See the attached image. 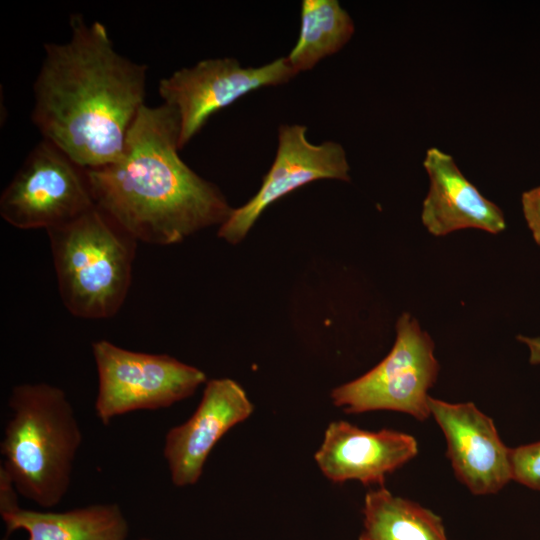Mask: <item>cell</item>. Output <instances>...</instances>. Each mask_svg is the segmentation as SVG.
Listing matches in <instances>:
<instances>
[{"label":"cell","instance_id":"d6986e66","mask_svg":"<svg viewBox=\"0 0 540 540\" xmlns=\"http://www.w3.org/2000/svg\"><path fill=\"white\" fill-rule=\"evenodd\" d=\"M517 339L528 346L530 350V363L540 364V337L531 338L519 335Z\"/></svg>","mask_w":540,"mask_h":540},{"label":"cell","instance_id":"3957f363","mask_svg":"<svg viewBox=\"0 0 540 540\" xmlns=\"http://www.w3.org/2000/svg\"><path fill=\"white\" fill-rule=\"evenodd\" d=\"M0 444L1 466L17 492L43 508L58 505L71 481L82 433L65 392L47 383L14 386Z\"/></svg>","mask_w":540,"mask_h":540},{"label":"cell","instance_id":"e0dca14e","mask_svg":"<svg viewBox=\"0 0 540 540\" xmlns=\"http://www.w3.org/2000/svg\"><path fill=\"white\" fill-rule=\"evenodd\" d=\"M512 480L540 491V441L511 448Z\"/></svg>","mask_w":540,"mask_h":540},{"label":"cell","instance_id":"5b68a950","mask_svg":"<svg viewBox=\"0 0 540 540\" xmlns=\"http://www.w3.org/2000/svg\"><path fill=\"white\" fill-rule=\"evenodd\" d=\"M396 333L394 346L379 364L332 390L336 407L351 414L396 411L419 421L431 415L428 391L439 374L434 343L409 313L398 318Z\"/></svg>","mask_w":540,"mask_h":540},{"label":"cell","instance_id":"4fadbf2b","mask_svg":"<svg viewBox=\"0 0 540 540\" xmlns=\"http://www.w3.org/2000/svg\"><path fill=\"white\" fill-rule=\"evenodd\" d=\"M423 166L429 177V190L422 204L421 220L430 234L442 237L462 229L491 234L505 230L502 210L463 175L451 155L429 148Z\"/></svg>","mask_w":540,"mask_h":540},{"label":"cell","instance_id":"ac0fdd59","mask_svg":"<svg viewBox=\"0 0 540 540\" xmlns=\"http://www.w3.org/2000/svg\"><path fill=\"white\" fill-rule=\"evenodd\" d=\"M521 205L526 223L540 246V186L523 192Z\"/></svg>","mask_w":540,"mask_h":540},{"label":"cell","instance_id":"5bb4252c","mask_svg":"<svg viewBox=\"0 0 540 540\" xmlns=\"http://www.w3.org/2000/svg\"><path fill=\"white\" fill-rule=\"evenodd\" d=\"M5 537L25 530L29 540H127L128 522L116 503L93 504L62 512L17 510L1 515Z\"/></svg>","mask_w":540,"mask_h":540},{"label":"cell","instance_id":"6da1fadb","mask_svg":"<svg viewBox=\"0 0 540 540\" xmlns=\"http://www.w3.org/2000/svg\"><path fill=\"white\" fill-rule=\"evenodd\" d=\"M70 28L68 41L43 46L31 120L42 138L94 169L121 156L145 105L147 66L120 54L99 21L74 13Z\"/></svg>","mask_w":540,"mask_h":540},{"label":"cell","instance_id":"52a82bcc","mask_svg":"<svg viewBox=\"0 0 540 540\" xmlns=\"http://www.w3.org/2000/svg\"><path fill=\"white\" fill-rule=\"evenodd\" d=\"M87 169L42 138L0 197L1 217L18 229H52L94 208Z\"/></svg>","mask_w":540,"mask_h":540},{"label":"cell","instance_id":"2e32d148","mask_svg":"<svg viewBox=\"0 0 540 540\" xmlns=\"http://www.w3.org/2000/svg\"><path fill=\"white\" fill-rule=\"evenodd\" d=\"M355 26L337 0H303L297 42L286 57L298 74L339 52L351 39Z\"/></svg>","mask_w":540,"mask_h":540},{"label":"cell","instance_id":"7a4b0ae2","mask_svg":"<svg viewBox=\"0 0 540 540\" xmlns=\"http://www.w3.org/2000/svg\"><path fill=\"white\" fill-rule=\"evenodd\" d=\"M179 151L175 110L164 103L145 104L119 159L87 169L96 207L135 240L155 245L176 244L201 229L222 225L233 208Z\"/></svg>","mask_w":540,"mask_h":540},{"label":"cell","instance_id":"7c38bea8","mask_svg":"<svg viewBox=\"0 0 540 540\" xmlns=\"http://www.w3.org/2000/svg\"><path fill=\"white\" fill-rule=\"evenodd\" d=\"M417 454V440L410 434L392 429L369 431L339 420L327 426L314 458L333 483L356 480L366 486H383L387 475Z\"/></svg>","mask_w":540,"mask_h":540},{"label":"cell","instance_id":"8992f818","mask_svg":"<svg viewBox=\"0 0 540 540\" xmlns=\"http://www.w3.org/2000/svg\"><path fill=\"white\" fill-rule=\"evenodd\" d=\"M98 373L95 411L108 425L119 415L167 408L194 394L206 374L166 354L121 348L107 340L92 344Z\"/></svg>","mask_w":540,"mask_h":540},{"label":"cell","instance_id":"ba28073f","mask_svg":"<svg viewBox=\"0 0 540 540\" xmlns=\"http://www.w3.org/2000/svg\"><path fill=\"white\" fill-rule=\"evenodd\" d=\"M296 75L286 57L259 67H243L231 57L210 58L162 78L158 91L178 116L181 150L217 111L254 90L285 84Z\"/></svg>","mask_w":540,"mask_h":540},{"label":"cell","instance_id":"9c48e42d","mask_svg":"<svg viewBox=\"0 0 540 540\" xmlns=\"http://www.w3.org/2000/svg\"><path fill=\"white\" fill-rule=\"evenodd\" d=\"M307 127L282 124L274 161L258 192L243 206L233 209L220 225L218 236L239 243L263 211L288 193L319 179L350 181V166L343 146L334 141L311 143Z\"/></svg>","mask_w":540,"mask_h":540},{"label":"cell","instance_id":"9a60e30c","mask_svg":"<svg viewBox=\"0 0 540 540\" xmlns=\"http://www.w3.org/2000/svg\"><path fill=\"white\" fill-rule=\"evenodd\" d=\"M362 513L358 540H448L439 515L384 486L366 493Z\"/></svg>","mask_w":540,"mask_h":540},{"label":"cell","instance_id":"ffe728a7","mask_svg":"<svg viewBox=\"0 0 540 540\" xmlns=\"http://www.w3.org/2000/svg\"><path fill=\"white\" fill-rule=\"evenodd\" d=\"M140 540H150V539H140Z\"/></svg>","mask_w":540,"mask_h":540},{"label":"cell","instance_id":"30bf717a","mask_svg":"<svg viewBox=\"0 0 540 540\" xmlns=\"http://www.w3.org/2000/svg\"><path fill=\"white\" fill-rule=\"evenodd\" d=\"M429 409L444 434L456 478L472 494H495L512 480L511 448L502 442L491 417L472 402L431 396Z\"/></svg>","mask_w":540,"mask_h":540},{"label":"cell","instance_id":"8fae6325","mask_svg":"<svg viewBox=\"0 0 540 540\" xmlns=\"http://www.w3.org/2000/svg\"><path fill=\"white\" fill-rule=\"evenodd\" d=\"M253 409L245 390L236 381L229 378L208 381L191 417L165 435L163 456L172 483L177 487L197 483L216 443L232 427L246 420Z\"/></svg>","mask_w":540,"mask_h":540},{"label":"cell","instance_id":"277c9868","mask_svg":"<svg viewBox=\"0 0 540 540\" xmlns=\"http://www.w3.org/2000/svg\"><path fill=\"white\" fill-rule=\"evenodd\" d=\"M47 233L66 309L84 319L114 316L131 284L137 240L96 206Z\"/></svg>","mask_w":540,"mask_h":540}]
</instances>
